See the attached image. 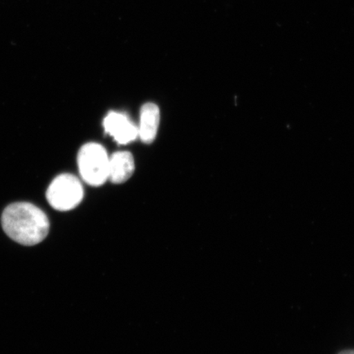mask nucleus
Wrapping results in <instances>:
<instances>
[{
  "label": "nucleus",
  "mask_w": 354,
  "mask_h": 354,
  "mask_svg": "<svg viewBox=\"0 0 354 354\" xmlns=\"http://www.w3.org/2000/svg\"><path fill=\"white\" fill-rule=\"evenodd\" d=\"M2 227L12 240L26 246L42 242L50 231V221L44 212L32 203H12L2 214Z\"/></svg>",
  "instance_id": "f257e3e1"
},
{
  "label": "nucleus",
  "mask_w": 354,
  "mask_h": 354,
  "mask_svg": "<svg viewBox=\"0 0 354 354\" xmlns=\"http://www.w3.org/2000/svg\"><path fill=\"white\" fill-rule=\"evenodd\" d=\"M77 163L80 174L88 185L98 187L109 180V157L100 144L84 145L78 153Z\"/></svg>",
  "instance_id": "f03ea898"
},
{
  "label": "nucleus",
  "mask_w": 354,
  "mask_h": 354,
  "mask_svg": "<svg viewBox=\"0 0 354 354\" xmlns=\"http://www.w3.org/2000/svg\"><path fill=\"white\" fill-rule=\"evenodd\" d=\"M83 197L81 181L77 176L69 174L57 176L46 192L48 203L57 211L74 209L81 203Z\"/></svg>",
  "instance_id": "7ed1b4c3"
},
{
  "label": "nucleus",
  "mask_w": 354,
  "mask_h": 354,
  "mask_svg": "<svg viewBox=\"0 0 354 354\" xmlns=\"http://www.w3.org/2000/svg\"><path fill=\"white\" fill-rule=\"evenodd\" d=\"M103 125L105 132L112 136L118 144H129L139 138L138 127L125 114L110 112L105 117Z\"/></svg>",
  "instance_id": "20e7f679"
},
{
  "label": "nucleus",
  "mask_w": 354,
  "mask_h": 354,
  "mask_svg": "<svg viewBox=\"0 0 354 354\" xmlns=\"http://www.w3.org/2000/svg\"><path fill=\"white\" fill-rule=\"evenodd\" d=\"M160 123V110L153 103L145 104L140 109L138 127L139 138L145 144H152L158 134Z\"/></svg>",
  "instance_id": "39448f33"
},
{
  "label": "nucleus",
  "mask_w": 354,
  "mask_h": 354,
  "mask_svg": "<svg viewBox=\"0 0 354 354\" xmlns=\"http://www.w3.org/2000/svg\"><path fill=\"white\" fill-rule=\"evenodd\" d=\"M135 171V160L128 151L114 153L109 158V180L122 184L129 180Z\"/></svg>",
  "instance_id": "423d86ee"
},
{
  "label": "nucleus",
  "mask_w": 354,
  "mask_h": 354,
  "mask_svg": "<svg viewBox=\"0 0 354 354\" xmlns=\"http://www.w3.org/2000/svg\"><path fill=\"white\" fill-rule=\"evenodd\" d=\"M337 354H354V349H344Z\"/></svg>",
  "instance_id": "0eeeda50"
}]
</instances>
